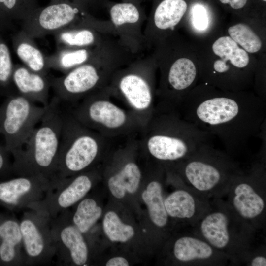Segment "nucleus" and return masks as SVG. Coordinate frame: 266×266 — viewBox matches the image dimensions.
Wrapping results in <instances>:
<instances>
[{
	"mask_svg": "<svg viewBox=\"0 0 266 266\" xmlns=\"http://www.w3.org/2000/svg\"><path fill=\"white\" fill-rule=\"evenodd\" d=\"M192 92L178 110L181 117L216 137L233 158L248 149L266 125V103L244 94Z\"/></svg>",
	"mask_w": 266,
	"mask_h": 266,
	"instance_id": "obj_1",
	"label": "nucleus"
},
{
	"mask_svg": "<svg viewBox=\"0 0 266 266\" xmlns=\"http://www.w3.org/2000/svg\"><path fill=\"white\" fill-rule=\"evenodd\" d=\"M137 57L113 35L96 47L87 62L60 77H50L51 88L60 101L70 102L99 88L118 69Z\"/></svg>",
	"mask_w": 266,
	"mask_h": 266,
	"instance_id": "obj_2",
	"label": "nucleus"
},
{
	"mask_svg": "<svg viewBox=\"0 0 266 266\" xmlns=\"http://www.w3.org/2000/svg\"><path fill=\"white\" fill-rule=\"evenodd\" d=\"M63 123L61 103L55 97L50 101L39 125L23 148L14 155L13 170L17 176L57 177Z\"/></svg>",
	"mask_w": 266,
	"mask_h": 266,
	"instance_id": "obj_3",
	"label": "nucleus"
},
{
	"mask_svg": "<svg viewBox=\"0 0 266 266\" xmlns=\"http://www.w3.org/2000/svg\"><path fill=\"white\" fill-rule=\"evenodd\" d=\"M178 162L188 187L205 197L229 190L233 178L243 172L233 158L215 148L211 142L203 144Z\"/></svg>",
	"mask_w": 266,
	"mask_h": 266,
	"instance_id": "obj_4",
	"label": "nucleus"
},
{
	"mask_svg": "<svg viewBox=\"0 0 266 266\" xmlns=\"http://www.w3.org/2000/svg\"><path fill=\"white\" fill-rule=\"evenodd\" d=\"M89 27L114 35L109 20L93 16L87 9L70 1H50L22 20V31L34 39L72 28Z\"/></svg>",
	"mask_w": 266,
	"mask_h": 266,
	"instance_id": "obj_5",
	"label": "nucleus"
},
{
	"mask_svg": "<svg viewBox=\"0 0 266 266\" xmlns=\"http://www.w3.org/2000/svg\"><path fill=\"white\" fill-rule=\"evenodd\" d=\"M158 132L147 142L151 155L162 161H179L189 157L212 136L172 111L158 120Z\"/></svg>",
	"mask_w": 266,
	"mask_h": 266,
	"instance_id": "obj_6",
	"label": "nucleus"
},
{
	"mask_svg": "<svg viewBox=\"0 0 266 266\" xmlns=\"http://www.w3.org/2000/svg\"><path fill=\"white\" fill-rule=\"evenodd\" d=\"M197 233L214 249L227 256L243 254L248 242V224L229 204H210L196 223Z\"/></svg>",
	"mask_w": 266,
	"mask_h": 266,
	"instance_id": "obj_7",
	"label": "nucleus"
},
{
	"mask_svg": "<svg viewBox=\"0 0 266 266\" xmlns=\"http://www.w3.org/2000/svg\"><path fill=\"white\" fill-rule=\"evenodd\" d=\"M99 146L94 135L83 130L70 113L63 110L57 177H68L89 166L98 155Z\"/></svg>",
	"mask_w": 266,
	"mask_h": 266,
	"instance_id": "obj_8",
	"label": "nucleus"
},
{
	"mask_svg": "<svg viewBox=\"0 0 266 266\" xmlns=\"http://www.w3.org/2000/svg\"><path fill=\"white\" fill-rule=\"evenodd\" d=\"M46 108L19 94L6 102L0 112V126L6 136L8 149L13 154L23 148Z\"/></svg>",
	"mask_w": 266,
	"mask_h": 266,
	"instance_id": "obj_9",
	"label": "nucleus"
},
{
	"mask_svg": "<svg viewBox=\"0 0 266 266\" xmlns=\"http://www.w3.org/2000/svg\"><path fill=\"white\" fill-rule=\"evenodd\" d=\"M265 178V163L258 161L247 173L242 172L232 179L229 205L235 214L250 226L264 213L265 201L258 188Z\"/></svg>",
	"mask_w": 266,
	"mask_h": 266,
	"instance_id": "obj_10",
	"label": "nucleus"
},
{
	"mask_svg": "<svg viewBox=\"0 0 266 266\" xmlns=\"http://www.w3.org/2000/svg\"><path fill=\"white\" fill-rule=\"evenodd\" d=\"M154 57L138 56L112 75L114 87L138 110L148 108L153 99L151 78Z\"/></svg>",
	"mask_w": 266,
	"mask_h": 266,
	"instance_id": "obj_11",
	"label": "nucleus"
},
{
	"mask_svg": "<svg viewBox=\"0 0 266 266\" xmlns=\"http://www.w3.org/2000/svg\"><path fill=\"white\" fill-rule=\"evenodd\" d=\"M103 7L109 16L114 36L131 53L139 56L146 49L142 27L147 17L141 4L106 0Z\"/></svg>",
	"mask_w": 266,
	"mask_h": 266,
	"instance_id": "obj_12",
	"label": "nucleus"
},
{
	"mask_svg": "<svg viewBox=\"0 0 266 266\" xmlns=\"http://www.w3.org/2000/svg\"><path fill=\"white\" fill-rule=\"evenodd\" d=\"M25 265L49 262L56 255L50 218L32 209L19 221Z\"/></svg>",
	"mask_w": 266,
	"mask_h": 266,
	"instance_id": "obj_13",
	"label": "nucleus"
},
{
	"mask_svg": "<svg viewBox=\"0 0 266 266\" xmlns=\"http://www.w3.org/2000/svg\"><path fill=\"white\" fill-rule=\"evenodd\" d=\"M92 186L90 177L80 174L72 179H56L54 186L40 201L30 207L50 219L61 213L81 200Z\"/></svg>",
	"mask_w": 266,
	"mask_h": 266,
	"instance_id": "obj_14",
	"label": "nucleus"
},
{
	"mask_svg": "<svg viewBox=\"0 0 266 266\" xmlns=\"http://www.w3.org/2000/svg\"><path fill=\"white\" fill-rule=\"evenodd\" d=\"M56 179L39 175L17 176L0 182V203L12 209H28L41 200Z\"/></svg>",
	"mask_w": 266,
	"mask_h": 266,
	"instance_id": "obj_15",
	"label": "nucleus"
},
{
	"mask_svg": "<svg viewBox=\"0 0 266 266\" xmlns=\"http://www.w3.org/2000/svg\"><path fill=\"white\" fill-rule=\"evenodd\" d=\"M50 223L56 255L60 260L68 252L73 263L78 266H87L86 263L88 249L83 233L74 224L65 223L63 213L50 219Z\"/></svg>",
	"mask_w": 266,
	"mask_h": 266,
	"instance_id": "obj_16",
	"label": "nucleus"
},
{
	"mask_svg": "<svg viewBox=\"0 0 266 266\" xmlns=\"http://www.w3.org/2000/svg\"><path fill=\"white\" fill-rule=\"evenodd\" d=\"M187 5L184 0L158 1L143 30L145 46L149 47L157 39L159 32L173 31L184 16Z\"/></svg>",
	"mask_w": 266,
	"mask_h": 266,
	"instance_id": "obj_17",
	"label": "nucleus"
},
{
	"mask_svg": "<svg viewBox=\"0 0 266 266\" xmlns=\"http://www.w3.org/2000/svg\"><path fill=\"white\" fill-rule=\"evenodd\" d=\"M205 197L192 189H179L164 200L168 216L196 223L210 207Z\"/></svg>",
	"mask_w": 266,
	"mask_h": 266,
	"instance_id": "obj_18",
	"label": "nucleus"
},
{
	"mask_svg": "<svg viewBox=\"0 0 266 266\" xmlns=\"http://www.w3.org/2000/svg\"><path fill=\"white\" fill-rule=\"evenodd\" d=\"M197 77V69L193 62L186 58L173 60L164 74L166 96L170 108L178 109L185 99L183 93L193 85Z\"/></svg>",
	"mask_w": 266,
	"mask_h": 266,
	"instance_id": "obj_19",
	"label": "nucleus"
},
{
	"mask_svg": "<svg viewBox=\"0 0 266 266\" xmlns=\"http://www.w3.org/2000/svg\"><path fill=\"white\" fill-rule=\"evenodd\" d=\"M76 115L84 123L100 124L113 129L122 126L126 120V114L121 108L97 95L89 96Z\"/></svg>",
	"mask_w": 266,
	"mask_h": 266,
	"instance_id": "obj_20",
	"label": "nucleus"
},
{
	"mask_svg": "<svg viewBox=\"0 0 266 266\" xmlns=\"http://www.w3.org/2000/svg\"><path fill=\"white\" fill-rule=\"evenodd\" d=\"M12 79L18 94L34 103L47 107L51 88L50 77L33 72L24 66L13 68Z\"/></svg>",
	"mask_w": 266,
	"mask_h": 266,
	"instance_id": "obj_21",
	"label": "nucleus"
},
{
	"mask_svg": "<svg viewBox=\"0 0 266 266\" xmlns=\"http://www.w3.org/2000/svg\"><path fill=\"white\" fill-rule=\"evenodd\" d=\"M0 261L5 264H25L20 223L14 218L0 221Z\"/></svg>",
	"mask_w": 266,
	"mask_h": 266,
	"instance_id": "obj_22",
	"label": "nucleus"
},
{
	"mask_svg": "<svg viewBox=\"0 0 266 266\" xmlns=\"http://www.w3.org/2000/svg\"><path fill=\"white\" fill-rule=\"evenodd\" d=\"M53 34L59 49L95 47L110 35L89 27L67 28Z\"/></svg>",
	"mask_w": 266,
	"mask_h": 266,
	"instance_id": "obj_23",
	"label": "nucleus"
},
{
	"mask_svg": "<svg viewBox=\"0 0 266 266\" xmlns=\"http://www.w3.org/2000/svg\"><path fill=\"white\" fill-rule=\"evenodd\" d=\"M217 252H219L202 238L190 235L177 239L173 247L175 257L183 263L212 260Z\"/></svg>",
	"mask_w": 266,
	"mask_h": 266,
	"instance_id": "obj_24",
	"label": "nucleus"
},
{
	"mask_svg": "<svg viewBox=\"0 0 266 266\" xmlns=\"http://www.w3.org/2000/svg\"><path fill=\"white\" fill-rule=\"evenodd\" d=\"M14 46L16 53L24 66L33 72L47 75L50 69L46 56L37 47L33 39L21 30L15 37Z\"/></svg>",
	"mask_w": 266,
	"mask_h": 266,
	"instance_id": "obj_25",
	"label": "nucleus"
},
{
	"mask_svg": "<svg viewBox=\"0 0 266 266\" xmlns=\"http://www.w3.org/2000/svg\"><path fill=\"white\" fill-rule=\"evenodd\" d=\"M96 46L59 49L55 54L46 56L48 66L50 69L52 68L66 73L89 61Z\"/></svg>",
	"mask_w": 266,
	"mask_h": 266,
	"instance_id": "obj_26",
	"label": "nucleus"
},
{
	"mask_svg": "<svg viewBox=\"0 0 266 266\" xmlns=\"http://www.w3.org/2000/svg\"><path fill=\"white\" fill-rule=\"evenodd\" d=\"M141 179V172L133 163L127 164L116 174L108 181V187L112 194L121 199L126 192L133 194L138 189Z\"/></svg>",
	"mask_w": 266,
	"mask_h": 266,
	"instance_id": "obj_27",
	"label": "nucleus"
},
{
	"mask_svg": "<svg viewBox=\"0 0 266 266\" xmlns=\"http://www.w3.org/2000/svg\"><path fill=\"white\" fill-rule=\"evenodd\" d=\"M142 198L146 204L150 218L158 227H163L168 221L162 194L161 183L157 181L150 182L142 194Z\"/></svg>",
	"mask_w": 266,
	"mask_h": 266,
	"instance_id": "obj_28",
	"label": "nucleus"
},
{
	"mask_svg": "<svg viewBox=\"0 0 266 266\" xmlns=\"http://www.w3.org/2000/svg\"><path fill=\"white\" fill-rule=\"evenodd\" d=\"M214 53L221 59L228 62L236 67L242 68L249 64V58L246 51L240 48L237 43L231 37L219 38L212 45Z\"/></svg>",
	"mask_w": 266,
	"mask_h": 266,
	"instance_id": "obj_29",
	"label": "nucleus"
},
{
	"mask_svg": "<svg viewBox=\"0 0 266 266\" xmlns=\"http://www.w3.org/2000/svg\"><path fill=\"white\" fill-rule=\"evenodd\" d=\"M101 208L96 201L91 198H86L78 204L72 217L73 224L82 233H87L100 218Z\"/></svg>",
	"mask_w": 266,
	"mask_h": 266,
	"instance_id": "obj_30",
	"label": "nucleus"
},
{
	"mask_svg": "<svg viewBox=\"0 0 266 266\" xmlns=\"http://www.w3.org/2000/svg\"><path fill=\"white\" fill-rule=\"evenodd\" d=\"M103 228L108 238L113 242H125L134 234L133 228L123 223L113 211L108 212L103 220Z\"/></svg>",
	"mask_w": 266,
	"mask_h": 266,
	"instance_id": "obj_31",
	"label": "nucleus"
},
{
	"mask_svg": "<svg viewBox=\"0 0 266 266\" xmlns=\"http://www.w3.org/2000/svg\"><path fill=\"white\" fill-rule=\"evenodd\" d=\"M228 33L230 37L245 51L252 53L260 50L261 41L248 26L242 23L237 24L229 27Z\"/></svg>",
	"mask_w": 266,
	"mask_h": 266,
	"instance_id": "obj_32",
	"label": "nucleus"
},
{
	"mask_svg": "<svg viewBox=\"0 0 266 266\" xmlns=\"http://www.w3.org/2000/svg\"><path fill=\"white\" fill-rule=\"evenodd\" d=\"M0 4L13 17L22 21L39 7L37 0H0Z\"/></svg>",
	"mask_w": 266,
	"mask_h": 266,
	"instance_id": "obj_33",
	"label": "nucleus"
},
{
	"mask_svg": "<svg viewBox=\"0 0 266 266\" xmlns=\"http://www.w3.org/2000/svg\"><path fill=\"white\" fill-rule=\"evenodd\" d=\"M13 68L7 46L0 42V82L7 83L12 78Z\"/></svg>",
	"mask_w": 266,
	"mask_h": 266,
	"instance_id": "obj_34",
	"label": "nucleus"
},
{
	"mask_svg": "<svg viewBox=\"0 0 266 266\" xmlns=\"http://www.w3.org/2000/svg\"><path fill=\"white\" fill-rule=\"evenodd\" d=\"M192 22L194 28L198 31L205 30L208 27L209 18L205 8L202 5L196 4L191 9Z\"/></svg>",
	"mask_w": 266,
	"mask_h": 266,
	"instance_id": "obj_35",
	"label": "nucleus"
},
{
	"mask_svg": "<svg viewBox=\"0 0 266 266\" xmlns=\"http://www.w3.org/2000/svg\"><path fill=\"white\" fill-rule=\"evenodd\" d=\"M213 72L214 75L217 74H224L227 73L230 69V66L227 64V62L222 60H216L213 64Z\"/></svg>",
	"mask_w": 266,
	"mask_h": 266,
	"instance_id": "obj_36",
	"label": "nucleus"
},
{
	"mask_svg": "<svg viewBox=\"0 0 266 266\" xmlns=\"http://www.w3.org/2000/svg\"><path fill=\"white\" fill-rule=\"evenodd\" d=\"M128 262L122 257H116L109 260L106 264V266H128Z\"/></svg>",
	"mask_w": 266,
	"mask_h": 266,
	"instance_id": "obj_37",
	"label": "nucleus"
},
{
	"mask_svg": "<svg viewBox=\"0 0 266 266\" xmlns=\"http://www.w3.org/2000/svg\"><path fill=\"white\" fill-rule=\"evenodd\" d=\"M224 4L229 3L231 7L234 9L242 8L246 4L247 0H219Z\"/></svg>",
	"mask_w": 266,
	"mask_h": 266,
	"instance_id": "obj_38",
	"label": "nucleus"
},
{
	"mask_svg": "<svg viewBox=\"0 0 266 266\" xmlns=\"http://www.w3.org/2000/svg\"><path fill=\"white\" fill-rule=\"evenodd\" d=\"M251 266H266V258L264 256L258 255L253 257L249 263Z\"/></svg>",
	"mask_w": 266,
	"mask_h": 266,
	"instance_id": "obj_39",
	"label": "nucleus"
},
{
	"mask_svg": "<svg viewBox=\"0 0 266 266\" xmlns=\"http://www.w3.org/2000/svg\"><path fill=\"white\" fill-rule=\"evenodd\" d=\"M63 0L70 1L75 2L87 9H88L89 7L91 6L90 0H51V1Z\"/></svg>",
	"mask_w": 266,
	"mask_h": 266,
	"instance_id": "obj_40",
	"label": "nucleus"
},
{
	"mask_svg": "<svg viewBox=\"0 0 266 266\" xmlns=\"http://www.w3.org/2000/svg\"><path fill=\"white\" fill-rule=\"evenodd\" d=\"M7 167L6 158L3 152L0 151V173L2 172Z\"/></svg>",
	"mask_w": 266,
	"mask_h": 266,
	"instance_id": "obj_41",
	"label": "nucleus"
},
{
	"mask_svg": "<svg viewBox=\"0 0 266 266\" xmlns=\"http://www.w3.org/2000/svg\"><path fill=\"white\" fill-rule=\"evenodd\" d=\"M106 0H90L91 6L92 7H100L103 6L104 2Z\"/></svg>",
	"mask_w": 266,
	"mask_h": 266,
	"instance_id": "obj_42",
	"label": "nucleus"
},
{
	"mask_svg": "<svg viewBox=\"0 0 266 266\" xmlns=\"http://www.w3.org/2000/svg\"><path fill=\"white\" fill-rule=\"evenodd\" d=\"M123 2H132L137 4H141L145 0H121Z\"/></svg>",
	"mask_w": 266,
	"mask_h": 266,
	"instance_id": "obj_43",
	"label": "nucleus"
},
{
	"mask_svg": "<svg viewBox=\"0 0 266 266\" xmlns=\"http://www.w3.org/2000/svg\"><path fill=\"white\" fill-rule=\"evenodd\" d=\"M262 0L264 1H266V0Z\"/></svg>",
	"mask_w": 266,
	"mask_h": 266,
	"instance_id": "obj_44",
	"label": "nucleus"
}]
</instances>
